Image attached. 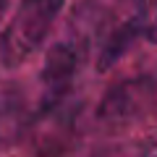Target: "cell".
<instances>
[{
  "instance_id": "6da1fadb",
  "label": "cell",
  "mask_w": 157,
  "mask_h": 157,
  "mask_svg": "<svg viewBox=\"0 0 157 157\" xmlns=\"http://www.w3.org/2000/svg\"><path fill=\"white\" fill-rule=\"evenodd\" d=\"M66 0H21L0 37V58L6 66H18L47 39Z\"/></svg>"
},
{
  "instance_id": "7a4b0ae2",
  "label": "cell",
  "mask_w": 157,
  "mask_h": 157,
  "mask_svg": "<svg viewBox=\"0 0 157 157\" xmlns=\"http://www.w3.org/2000/svg\"><path fill=\"white\" fill-rule=\"evenodd\" d=\"M73 66H76V52L68 45H55L50 50V55L45 60V68H42V78L50 86V94L60 97V92L66 89V84L73 76Z\"/></svg>"
},
{
  "instance_id": "3957f363",
  "label": "cell",
  "mask_w": 157,
  "mask_h": 157,
  "mask_svg": "<svg viewBox=\"0 0 157 157\" xmlns=\"http://www.w3.org/2000/svg\"><path fill=\"white\" fill-rule=\"evenodd\" d=\"M6 8H8V0H0V18H3V13H6Z\"/></svg>"
}]
</instances>
